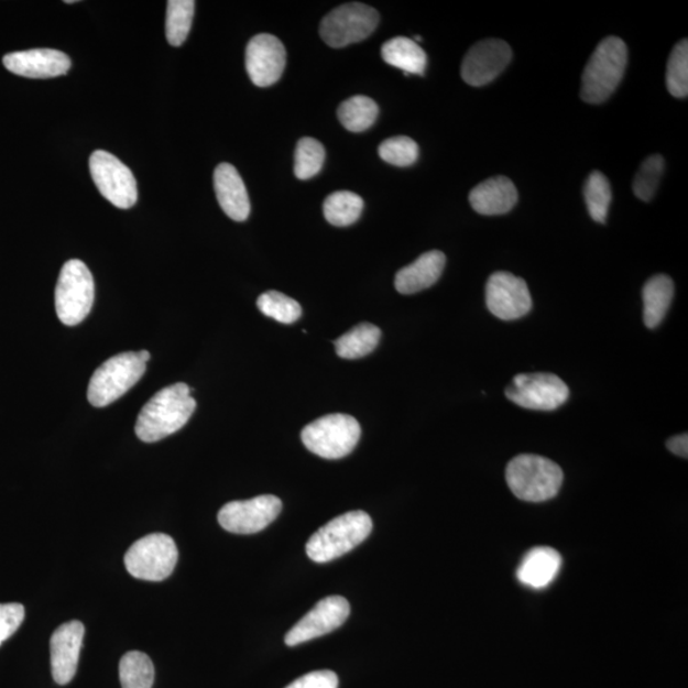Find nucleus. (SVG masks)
I'll return each instance as SVG.
<instances>
[{"label":"nucleus","instance_id":"f257e3e1","mask_svg":"<svg viewBox=\"0 0 688 688\" xmlns=\"http://www.w3.org/2000/svg\"><path fill=\"white\" fill-rule=\"evenodd\" d=\"M192 392L188 385L176 383L153 395L138 416L136 436L144 443H156L182 430L197 408Z\"/></svg>","mask_w":688,"mask_h":688},{"label":"nucleus","instance_id":"f03ea898","mask_svg":"<svg viewBox=\"0 0 688 688\" xmlns=\"http://www.w3.org/2000/svg\"><path fill=\"white\" fill-rule=\"evenodd\" d=\"M627 59V46L621 39H604L582 73L581 99L589 103H602L610 99L625 75Z\"/></svg>","mask_w":688,"mask_h":688},{"label":"nucleus","instance_id":"7ed1b4c3","mask_svg":"<svg viewBox=\"0 0 688 688\" xmlns=\"http://www.w3.org/2000/svg\"><path fill=\"white\" fill-rule=\"evenodd\" d=\"M506 482L517 499L544 503L554 499L564 482V472L555 461L540 456L515 457L506 468Z\"/></svg>","mask_w":688,"mask_h":688},{"label":"nucleus","instance_id":"20e7f679","mask_svg":"<svg viewBox=\"0 0 688 688\" xmlns=\"http://www.w3.org/2000/svg\"><path fill=\"white\" fill-rule=\"evenodd\" d=\"M372 531V521L362 510L335 517L313 534L306 544V554L314 563L336 560L365 540Z\"/></svg>","mask_w":688,"mask_h":688},{"label":"nucleus","instance_id":"39448f33","mask_svg":"<svg viewBox=\"0 0 688 688\" xmlns=\"http://www.w3.org/2000/svg\"><path fill=\"white\" fill-rule=\"evenodd\" d=\"M95 302V282L90 270L72 259L59 274L55 288V310L63 324L75 327L90 314Z\"/></svg>","mask_w":688,"mask_h":688},{"label":"nucleus","instance_id":"423d86ee","mask_svg":"<svg viewBox=\"0 0 688 688\" xmlns=\"http://www.w3.org/2000/svg\"><path fill=\"white\" fill-rule=\"evenodd\" d=\"M145 363L138 352H124L105 361L94 372L88 385V401L94 407H107L123 396L144 375Z\"/></svg>","mask_w":688,"mask_h":688},{"label":"nucleus","instance_id":"0eeeda50","mask_svg":"<svg viewBox=\"0 0 688 688\" xmlns=\"http://www.w3.org/2000/svg\"><path fill=\"white\" fill-rule=\"evenodd\" d=\"M360 436L358 419L336 413L307 425L302 433V440L314 455L324 459H341L351 455Z\"/></svg>","mask_w":688,"mask_h":688},{"label":"nucleus","instance_id":"6e6552de","mask_svg":"<svg viewBox=\"0 0 688 688\" xmlns=\"http://www.w3.org/2000/svg\"><path fill=\"white\" fill-rule=\"evenodd\" d=\"M179 553L167 534H150L128 549L124 563L129 574L135 579L162 581L173 574Z\"/></svg>","mask_w":688,"mask_h":688},{"label":"nucleus","instance_id":"1a4fd4ad","mask_svg":"<svg viewBox=\"0 0 688 688\" xmlns=\"http://www.w3.org/2000/svg\"><path fill=\"white\" fill-rule=\"evenodd\" d=\"M380 15L362 3L339 6L323 19L320 36L331 47H345L368 39L378 28Z\"/></svg>","mask_w":688,"mask_h":688},{"label":"nucleus","instance_id":"9d476101","mask_svg":"<svg viewBox=\"0 0 688 688\" xmlns=\"http://www.w3.org/2000/svg\"><path fill=\"white\" fill-rule=\"evenodd\" d=\"M506 396L516 406L532 411H555L569 400L564 380L546 372L520 374L506 387Z\"/></svg>","mask_w":688,"mask_h":688},{"label":"nucleus","instance_id":"9b49d317","mask_svg":"<svg viewBox=\"0 0 688 688\" xmlns=\"http://www.w3.org/2000/svg\"><path fill=\"white\" fill-rule=\"evenodd\" d=\"M92 179L105 199L121 209L136 204L138 188L131 168L107 151H96L90 159Z\"/></svg>","mask_w":688,"mask_h":688},{"label":"nucleus","instance_id":"f8f14e48","mask_svg":"<svg viewBox=\"0 0 688 688\" xmlns=\"http://www.w3.org/2000/svg\"><path fill=\"white\" fill-rule=\"evenodd\" d=\"M277 496L262 495L245 501H232L218 513V523L234 534H254L269 527L281 514Z\"/></svg>","mask_w":688,"mask_h":688},{"label":"nucleus","instance_id":"ddd939ff","mask_svg":"<svg viewBox=\"0 0 688 688\" xmlns=\"http://www.w3.org/2000/svg\"><path fill=\"white\" fill-rule=\"evenodd\" d=\"M485 304L491 314L505 321L525 317L532 310L527 282L509 272H496L485 285Z\"/></svg>","mask_w":688,"mask_h":688},{"label":"nucleus","instance_id":"4468645a","mask_svg":"<svg viewBox=\"0 0 688 688\" xmlns=\"http://www.w3.org/2000/svg\"><path fill=\"white\" fill-rule=\"evenodd\" d=\"M350 611L351 607L346 598L339 596L324 598L288 631L285 643L288 646H296L327 635L343 625L350 616Z\"/></svg>","mask_w":688,"mask_h":688},{"label":"nucleus","instance_id":"2eb2a0df","mask_svg":"<svg viewBox=\"0 0 688 688\" xmlns=\"http://www.w3.org/2000/svg\"><path fill=\"white\" fill-rule=\"evenodd\" d=\"M512 56V48L503 40H483L469 48L461 64V77L473 87L489 85L504 72Z\"/></svg>","mask_w":688,"mask_h":688},{"label":"nucleus","instance_id":"dca6fc26","mask_svg":"<svg viewBox=\"0 0 688 688\" xmlns=\"http://www.w3.org/2000/svg\"><path fill=\"white\" fill-rule=\"evenodd\" d=\"M247 70L258 87L277 83L286 67V48L281 40L270 34H259L250 40L245 53Z\"/></svg>","mask_w":688,"mask_h":688},{"label":"nucleus","instance_id":"f3484780","mask_svg":"<svg viewBox=\"0 0 688 688\" xmlns=\"http://www.w3.org/2000/svg\"><path fill=\"white\" fill-rule=\"evenodd\" d=\"M85 626L70 621L54 631L51 641L52 674L58 685H68L76 676Z\"/></svg>","mask_w":688,"mask_h":688},{"label":"nucleus","instance_id":"a211bd4d","mask_svg":"<svg viewBox=\"0 0 688 688\" xmlns=\"http://www.w3.org/2000/svg\"><path fill=\"white\" fill-rule=\"evenodd\" d=\"M4 67L14 75L45 79L66 75L70 69L69 56L54 48H32L26 52L7 54Z\"/></svg>","mask_w":688,"mask_h":688},{"label":"nucleus","instance_id":"6ab92c4d","mask_svg":"<svg viewBox=\"0 0 688 688\" xmlns=\"http://www.w3.org/2000/svg\"><path fill=\"white\" fill-rule=\"evenodd\" d=\"M218 204L231 220L242 222L250 215V199L238 170L230 164L218 165L214 175Z\"/></svg>","mask_w":688,"mask_h":688},{"label":"nucleus","instance_id":"aec40b11","mask_svg":"<svg viewBox=\"0 0 688 688\" xmlns=\"http://www.w3.org/2000/svg\"><path fill=\"white\" fill-rule=\"evenodd\" d=\"M445 264H447V256L439 250H432L396 273L394 286L402 295L421 293L439 281Z\"/></svg>","mask_w":688,"mask_h":688},{"label":"nucleus","instance_id":"412c9836","mask_svg":"<svg viewBox=\"0 0 688 688\" xmlns=\"http://www.w3.org/2000/svg\"><path fill=\"white\" fill-rule=\"evenodd\" d=\"M469 201L477 214L505 215L517 204V190L507 177L495 176L477 185L469 194Z\"/></svg>","mask_w":688,"mask_h":688},{"label":"nucleus","instance_id":"4be33fe9","mask_svg":"<svg viewBox=\"0 0 688 688\" xmlns=\"http://www.w3.org/2000/svg\"><path fill=\"white\" fill-rule=\"evenodd\" d=\"M563 558L556 549L536 547L523 557L517 580L532 589H544L553 582L561 570Z\"/></svg>","mask_w":688,"mask_h":688},{"label":"nucleus","instance_id":"5701e85b","mask_svg":"<svg viewBox=\"0 0 688 688\" xmlns=\"http://www.w3.org/2000/svg\"><path fill=\"white\" fill-rule=\"evenodd\" d=\"M675 296V285L666 274L654 275L643 290L644 323L649 329L657 328L669 310Z\"/></svg>","mask_w":688,"mask_h":688},{"label":"nucleus","instance_id":"b1692460","mask_svg":"<svg viewBox=\"0 0 688 688\" xmlns=\"http://www.w3.org/2000/svg\"><path fill=\"white\" fill-rule=\"evenodd\" d=\"M384 62L392 67L402 69L404 75L424 76L427 66V55L415 40L394 37L382 47Z\"/></svg>","mask_w":688,"mask_h":688},{"label":"nucleus","instance_id":"393cba45","mask_svg":"<svg viewBox=\"0 0 688 688\" xmlns=\"http://www.w3.org/2000/svg\"><path fill=\"white\" fill-rule=\"evenodd\" d=\"M382 331L370 323H361L335 342L339 358L356 360L365 358L379 345Z\"/></svg>","mask_w":688,"mask_h":688},{"label":"nucleus","instance_id":"a878e982","mask_svg":"<svg viewBox=\"0 0 688 688\" xmlns=\"http://www.w3.org/2000/svg\"><path fill=\"white\" fill-rule=\"evenodd\" d=\"M379 116L378 103L368 96H353L338 108V119L347 131L360 133L375 123Z\"/></svg>","mask_w":688,"mask_h":688},{"label":"nucleus","instance_id":"bb28decb","mask_svg":"<svg viewBox=\"0 0 688 688\" xmlns=\"http://www.w3.org/2000/svg\"><path fill=\"white\" fill-rule=\"evenodd\" d=\"M363 200L358 194L347 190L336 192L324 200L323 212L330 225L346 228L359 220Z\"/></svg>","mask_w":688,"mask_h":688},{"label":"nucleus","instance_id":"cd10ccee","mask_svg":"<svg viewBox=\"0 0 688 688\" xmlns=\"http://www.w3.org/2000/svg\"><path fill=\"white\" fill-rule=\"evenodd\" d=\"M119 675L123 688H152L155 667L148 654L129 652L120 660Z\"/></svg>","mask_w":688,"mask_h":688},{"label":"nucleus","instance_id":"c85d7f7f","mask_svg":"<svg viewBox=\"0 0 688 688\" xmlns=\"http://www.w3.org/2000/svg\"><path fill=\"white\" fill-rule=\"evenodd\" d=\"M196 2L193 0H170L166 13V37L173 46H181L188 37Z\"/></svg>","mask_w":688,"mask_h":688},{"label":"nucleus","instance_id":"c756f323","mask_svg":"<svg viewBox=\"0 0 688 688\" xmlns=\"http://www.w3.org/2000/svg\"><path fill=\"white\" fill-rule=\"evenodd\" d=\"M586 204L590 217L596 222L604 223L612 200V190L609 179L599 172L590 174L585 188Z\"/></svg>","mask_w":688,"mask_h":688},{"label":"nucleus","instance_id":"7c9ffc66","mask_svg":"<svg viewBox=\"0 0 688 688\" xmlns=\"http://www.w3.org/2000/svg\"><path fill=\"white\" fill-rule=\"evenodd\" d=\"M326 161V150L314 138L305 136L298 141L295 152V175L299 181L312 179L320 173Z\"/></svg>","mask_w":688,"mask_h":688},{"label":"nucleus","instance_id":"2f4dec72","mask_svg":"<svg viewBox=\"0 0 688 688\" xmlns=\"http://www.w3.org/2000/svg\"><path fill=\"white\" fill-rule=\"evenodd\" d=\"M256 305L265 317L283 324H293L303 315L302 306L296 299L283 295L279 291H269V293L259 296Z\"/></svg>","mask_w":688,"mask_h":688},{"label":"nucleus","instance_id":"473e14b6","mask_svg":"<svg viewBox=\"0 0 688 688\" xmlns=\"http://www.w3.org/2000/svg\"><path fill=\"white\" fill-rule=\"evenodd\" d=\"M667 87L671 96L685 99L688 95V42H679L671 52L667 66Z\"/></svg>","mask_w":688,"mask_h":688},{"label":"nucleus","instance_id":"72a5a7b5","mask_svg":"<svg viewBox=\"0 0 688 688\" xmlns=\"http://www.w3.org/2000/svg\"><path fill=\"white\" fill-rule=\"evenodd\" d=\"M418 144L409 136H393L379 145V156L387 164L407 167L418 159Z\"/></svg>","mask_w":688,"mask_h":688},{"label":"nucleus","instance_id":"f704fd0d","mask_svg":"<svg viewBox=\"0 0 688 688\" xmlns=\"http://www.w3.org/2000/svg\"><path fill=\"white\" fill-rule=\"evenodd\" d=\"M663 173H665V159L659 155L647 157L635 176V196L644 201L652 200L658 189Z\"/></svg>","mask_w":688,"mask_h":688},{"label":"nucleus","instance_id":"c9c22d12","mask_svg":"<svg viewBox=\"0 0 688 688\" xmlns=\"http://www.w3.org/2000/svg\"><path fill=\"white\" fill-rule=\"evenodd\" d=\"M24 607L20 603L0 604V645L15 634L24 620Z\"/></svg>","mask_w":688,"mask_h":688},{"label":"nucleus","instance_id":"e433bc0d","mask_svg":"<svg viewBox=\"0 0 688 688\" xmlns=\"http://www.w3.org/2000/svg\"><path fill=\"white\" fill-rule=\"evenodd\" d=\"M286 688H338V677L331 670L310 671Z\"/></svg>","mask_w":688,"mask_h":688},{"label":"nucleus","instance_id":"4c0bfd02","mask_svg":"<svg viewBox=\"0 0 688 688\" xmlns=\"http://www.w3.org/2000/svg\"><path fill=\"white\" fill-rule=\"evenodd\" d=\"M667 448L674 455L687 458L688 455V436L687 434L670 437L667 441Z\"/></svg>","mask_w":688,"mask_h":688},{"label":"nucleus","instance_id":"58836bf2","mask_svg":"<svg viewBox=\"0 0 688 688\" xmlns=\"http://www.w3.org/2000/svg\"><path fill=\"white\" fill-rule=\"evenodd\" d=\"M138 354H140V358H141V359H142L145 363H148V362L150 361V359H151V354H150V352H149V351H141V352H138Z\"/></svg>","mask_w":688,"mask_h":688}]
</instances>
